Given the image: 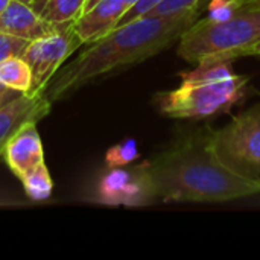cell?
Here are the masks:
<instances>
[{
	"mask_svg": "<svg viewBox=\"0 0 260 260\" xmlns=\"http://www.w3.org/2000/svg\"><path fill=\"white\" fill-rule=\"evenodd\" d=\"M155 200L165 203H227L260 193V180L227 168L210 143V128L177 140L142 163Z\"/></svg>",
	"mask_w": 260,
	"mask_h": 260,
	"instance_id": "cell-1",
	"label": "cell"
},
{
	"mask_svg": "<svg viewBox=\"0 0 260 260\" xmlns=\"http://www.w3.org/2000/svg\"><path fill=\"white\" fill-rule=\"evenodd\" d=\"M198 18L200 11L166 17L142 15L114 27L101 40L87 44L82 53L61 67L46 87L44 96L53 104L96 78L157 55L178 41Z\"/></svg>",
	"mask_w": 260,
	"mask_h": 260,
	"instance_id": "cell-2",
	"label": "cell"
},
{
	"mask_svg": "<svg viewBox=\"0 0 260 260\" xmlns=\"http://www.w3.org/2000/svg\"><path fill=\"white\" fill-rule=\"evenodd\" d=\"M233 61L210 59L180 73V84L154 96L155 108L166 117L204 120L229 113L247 99L250 78L232 67Z\"/></svg>",
	"mask_w": 260,
	"mask_h": 260,
	"instance_id": "cell-3",
	"label": "cell"
},
{
	"mask_svg": "<svg viewBox=\"0 0 260 260\" xmlns=\"http://www.w3.org/2000/svg\"><path fill=\"white\" fill-rule=\"evenodd\" d=\"M260 41V3L235 8L227 15L198 18L178 38L177 53L190 64L251 56Z\"/></svg>",
	"mask_w": 260,
	"mask_h": 260,
	"instance_id": "cell-4",
	"label": "cell"
},
{
	"mask_svg": "<svg viewBox=\"0 0 260 260\" xmlns=\"http://www.w3.org/2000/svg\"><path fill=\"white\" fill-rule=\"evenodd\" d=\"M210 143L227 168L260 180V104L235 116L224 128L210 129Z\"/></svg>",
	"mask_w": 260,
	"mask_h": 260,
	"instance_id": "cell-5",
	"label": "cell"
},
{
	"mask_svg": "<svg viewBox=\"0 0 260 260\" xmlns=\"http://www.w3.org/2000/svg\"><path fill=\"white\" fill-rule=\"evenodd\" d=\"M75 21L59 24L53 32L40 37L27 44L21 58L29 64L32 73L30 90L26 94H44L46 87L69 59V56L82 46L75 32Z\"/></svg>",
	"mask_w": 260,
	"mask_h": 260,
	"instance_id": "cell-6",
	"label": "cell"
},
{
	"mask_svg": "<svg viewBox=\"0 0 260 260\" xmlns=\"http://www.w3.org/2000/svg\"><path fill=\"white\" fill-rule=\"evenodd\" d=\"M101 201L107 204L143 206L155 201L149 180L142 165L126 169L110 168L99 184Z\"/></svg>",
	"mask_w": 260,
	"mask_h": 260,
	"instance_id": "cell-7",
	"label": "cell"
},
{
	"mask_svg": "<svg viewBox=\"0 0 260 260\" xmlns=\"http://www.w3.org/2000/svg\"><path fill=\"white\" fill-rule=\"evenodd\" d=\"M139 0H85L75 20V32L82 44H90L117 27L122 17Z\"/></svg>",
	"mask_w": 260,
	"mask_h": 260,
	"instance_id": "cell-8",
	"label": "cell"
},
{
	"mask_svg": "<svg viewBox=\"0 0 260 260\" xmlns=\"http://www.w3.org/2000/svg\"><path fill=\"white\" fill-rule=\"evenodd\" d=\"M52 104L44 94H20L0 107V157L12 136L27 122H38L50 111Z\"/></svg>",
	"mask_w": 260,
	"mask_h": 260,
	"instance_id": "cell-9",
	"label": "cell"
},
{
	"mask_svg": "<svg viewBox=\"0 0 260 260\" xmlns=\"http://www.w3.org/2000/svg\"><path fill=\"white\" fill-rule=\"evenodd\" d=\"M3 158L17 178H21L27 171L44 161L37 122H27L12 136L3 151Z\"/></svg>",
	"mask_w": 260,
	"mask_h": 260,
	"instance_id": "cell-10",
	"label": "cell"
},
{
	"mask_svg": "<svg viewBox=\"0 0 260 260\" xmlns=\"http://www.w3.org/2000/svg\"><path fill=\"white\" fill-rule=\"evenodd\" d=\"M59 24L44 20L41 14H38L30 5H26L20 0H11L0 14V32H6L29 41L53 32Z\"/></svg>",
	"mask_w": 260,
	"mask_h": 260,
	"instance_id": "cell-11",
	"label": "cell"
},
{
	"mask_svg": "<svg viewBox=\"0 0 260 260\" xmlns=\"http://www.w3.org/2000/svg\"><path fill=\"white\" fill-rule=\"evenodd\" d=\"M0 82L20 93H27L32 84V73L29 64L21 56H14L2 61Z\"/></svg>",
	"mask_w": 260,
	"mask_h": 260,
	"instance_id": "cell-12",
	"label": "cell"
},
{
	"mask_svg": "<svg viewBox=\"0 0 260 260\" xmlns=\"http://www.w3.org/2000/svg\"><path fill=\"white\" fill-rule=\"evenodd\" d=\"M26 195L34 201H44L52 195L53 190V181L50 178L49 169L46 168V163H40L38 166L27 171L20 178Z\"/></svg>",
	"mask_w": 260,
	"mask_h": 260,
	"instance_id": "cell-13",
	"label": "cell"
},
{
	"mask_svg": "<svg viewBox=\"0 0 260 260\" xmlns=\"http://www.w3.org/2000/svg\"><path fill=\"white\" fill-rule=\"evenodd\" d=\"M84 5L85 0H49L41 11V17L55 24L75 21Z\"/></svg>",
	"mask_w": 260,
	"mask_h": 260,
	"instance_id": "cell-14",
	"label": "cell"
},
{
	"mask_svg": "<svg viewBox=\"0 0 260 260\" xmlns=\"http://www.w3.org/2000/svg\"><path fill=\"white\" fill-rule=\"evenodd\" d=\"M139 146L133 139H126L114 146H111L105 154V163L108 168L129 166L139 158Z\"/></svg>",
	"mask_w": 260,
	"mask_h": 260,
	"instance_id": "cell-15",
	"label": "cell"
},
{
	"mask_svg": "<svg viewBox=\"0 0 260 260\" xmlns=\"http://www.w3.org/2000/svg\"><path fill=\"white\" fill-rule=\"evenodd\" d=\"M203 2L204 0H163L145 15L166 17V15H175L187 11H200Z\"/></svg>",
	"mask_w": 260,
	"mask_h": 260,
	"instance_id": "cell-16",
	"label": "cell"
},
{
	"mask_svg": "<svg viewBox=\"0 0 260 260\" xmlns=\"http://www.w3.org/2000/svg\"><path fill=\"white\" fill-rule=\"evenodd\" d=\"M29 43H30L29 40L15 37L6 32H0V62L8 58L21 56V53L24 52Z\"/></svg>",
	"mask_w": 260,
	"mask_h": 260,
	"instance_id": "cell-17",
	"label": "cell"
},
{
	"mask_svg": "<svg viewBox=\"0 0 260 260\" xmlns=\"http://www.w3.org/2000/svg\"><path fill=\"white\" fill-rule=\"evenodd\" d=\"M160 2H163V0H139L123 17H122V20L119 21V24L117 26H120V24H125V23H128V21H133V20H136V18H139V17H142V15H145V14H148L151 9H154Z\"/></svg>",
	"mask_w": 260,
	"mask_h": 260,
	"instance_id": "cell-18",
	"label": "cell"
},
{
	"mask_svg": "<svg viewBox=\"0 0 260 260\" xmlns=\"http://www.w3.org/2000/svg\"><path fill=\"white\" fill-rule=\"evenodd\" d=\"M49 0H32V3H30V6L38 12V14H41V11H43V8L46 6V3H47Z\"/></svg>",
	"mask_w": 260,
	"mask_h": 260,
	"instance_id": "cell-19",
	"label": "cell"
},
{
	"mask_svg": "<svg viewBox=\"0 0 260 260\" xmlns=\"http://www.w3.org/2000/svg\"><path fill=\"white\" fill-rule=\"evenodd\" d=\"M256 3H260V0H232V5L235 8H239L244 5H256Z\"/></svg>",
	"mask_w": 260,
	"mask_h": 260,
	"instance_id": "cell-20",
	"label": "cell"
},
{
	"mask_svg": "<svg viewBox=\"0 0 260 260\" xmlns=\"http://www.w3.org/2000/svg\"><path fill=\"white\" fill-rule=\"evenodd\" d=\"M251 56H260V41L254 46V49H253V53H251Z\"/></svg>",
	"mask_w": 260,
	"mask_h": 260,
	"instance_id": "cell-21",
	"label": "cell"
},
{
	"mask_svg": "<svg viewBox=\"0 0 260 260\" xmlns=\"http://www.w3.org/2000/svg\"><path fill=\"white\" fill-rule=\"evenodd\" d=\"M9 2H11V0H0V14H2V12L5 11V8L9 5Z\"/></svg>",
	"mask_w": 260,
	"mask_h": 260,
	"instance_id": "cell-22",
	"label": "cell"
},
{
	"mask_svg": "<svg viewBox=\"0 0 260 260\" xmlns=\"http://www.w3.org/2000/svg\"><path fill=\"white\" fill-rule=\"evenodd\" d=\"M20 2H23V3H26V5H30V3H32V0H20Z\"/></svg>",
	"mask_w": 260,
	"mask_h": 260,
	"instance_id": "cell-23",
	"label": "cell"
}]
</instances>
